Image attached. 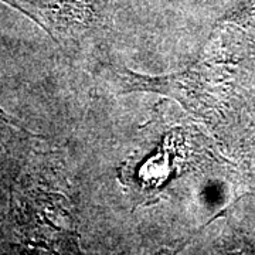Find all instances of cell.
Returning <instances> with one entry per match:
<instances>
[{"instance_id": "6da1fadb", "label": "cell", "mask_w": 255, "mask_h": 255, "mask_svg": "<svg viewBox=\"0 0 255 255\" xmlns=\"http://www.w3.org/2000/svg\"><path fill=\"white\" fill-rule=\"evenodd\" d=\"M20 10L55 41L70 36L87 18V0H0Z\"/></svg>"}, {"instance_id": "7a4b0ae2", "label": "cell", "mask_w": 255, "mask_h": 255, "mask_svg": "<svg viewBox=\"0 0 255 255\" xmlns=\"http://www.w3.org/2000/svg\"><path fill=\"white\" fill-rule=\"evenodd\" d=\"M13 127H17V125H14L13 119H10L3 111L0 110V142L1 143H4V140H6V136H4L6 132Z\"/></svg>"}]
</instances>
